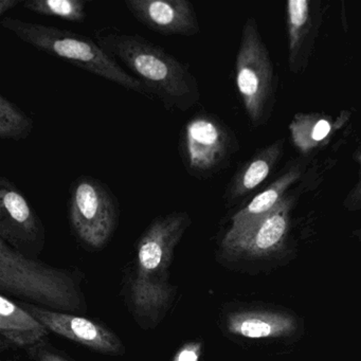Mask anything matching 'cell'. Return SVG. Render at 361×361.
<instances>
[{
	"mask_svg": "<svg viewBox=\"0 0 361 361\" xmlns=\"http://www.w3.org/2000/svg\"><path fill=\"white\" fill-rule=\"evenodd\" d=\"M192 225L185 211L154 219L136 244L134 271L126 284V302L143 329H154L168 314L177 288L170 282V268L183 234Z\"/></svg>",
	"mask_w": 361,
	"mask_h": 361,
	"instance_id": "6da1fadb",
	"label": "cell"
},
{
	"mask_svg": "<svg viewBox=\"0 0 361 361\" xmlns=\"http://www.w3.org/2000/svg\"><path fill=\"white\" fill-rule=\"evenodd\" d=\"M97 43L126 65L169 111H189L200 102L197 79L189 66L139 35L104 28L94 32Z\"/></svg>",
	"mask_w": 361,
	"mask_h": 361,
	"instance_id": "7a4b0ae2",
	"label": "cell"
},
{
	"mask_svg": "<svg viewBox=\"0 0 361 361\" xmlns=\"http://www.w3.org/2000/svg\"><path fill=\"white\" fill-rule=\"evenodd\" d=\"M79 270L52 267L0 240V291L27 303L77 314L87 310Z\"/></svg>",
	"mask_w": 361,
	"mask_h": 361,
	"instance_id": "3957f363",
	"label": "cell"
},
{
	"mask_svg": "<svg viewBox=\"0 0 361 361\" xmlns=\"http://www.w3.org/2000/svg\"><path fill=\"white\" fill-rule=\"evenodd\" d=\"M0 26L39 51L154 100L147 88L136 77L124 71L109 52L86 35L14 18H4Z\"/></svg>",
	"mask_w": 361,
	"mask_h": 361,
	"instance_id": "277c9868",
	"label": "cell"
},
{
	"mask_svg": "<svg viewBox=\"0 0 361 361\" xmlns=\"http://www.w3.org/2000/svg\"><path fill=\"white\" fill-rule=\"evenodd\" d=\"M120 204L106 183L82 175L71 183L68 221L80 243L92 250L107 246L119 225Z\"/></svg>",
	"mask_w": 361,
	"mask_h": 361,
	"instance_id": "5b68a950",
	"label": "cell"
},
{
	"mask_svg": "<svg viewBox=\"0 0 361 361\" xmlns=\"http://www.w3.org/2000/svg\"><path fill=\"white\" fill-rule=\"evenodd\" d=\"M236 149L234 135L217 116L198 113L190 118L179 134L178 152L185 172L192 178H211L229 164Z\"/></svg>",
	"mask_w": 361,
	"mask_h": 361,
	"instance_id": "8992f818",
	"label": "cell"
},
{
	"mask_svg": "<svg viewBox=\"0 0 361 361\" xmlns=\"http://www.w3.org/2000/svg\"><path fill=\"white\" fill-rule=\"evenodd\" d=\"M236 86L253 122L263 119L272 94L271 67L252 20H247L235 65Z\"/></svg>",
	"mask_w": 361,
	"mask_h": 361,
	"instance_id": "52a82bcc",
	"label": "cell"
},
{
	"mask_svg": "<svg viewBox=\"0 0 361 361\" xmlns=\"http://www.w3.org/2000/svg\"><path fill=\"white\" fill-rule=\"evenodd\" d=\"M0 240L35 259L45 246L43 221L20 190L7 177L0 178Z\"/></svg>",
	"mask_w": 361,
	"mask_h": 361,
	"instance_id": "ba28073f",
	"label": "cell"
},
{
	"mask_svg": "<svg viewBox=\"0 0 361 361\" xmlns=\"http://www.w3.org/2000/svg\"><path fill=\"white\" fill-rule=\"evenodd\" d=\"M20 306L28 310L48 331L94 352L111 356H121L126 353L122 340L102 323L79 314L56 312L25 302Z\"/></svg>",
	"mask_w": 361,
	"mask_h": 361,
	"instance_id": "9c48e42d",
	"label": "cell"
},
{
	"mask_svg": "<svg viewBox=\"0 0 361 361\" xmlns=\"http://www.w3.org/2000/svg\"><path fill=\"white\" fill-rule=\"evenodd\" d=\"M128 11L141 25L166 37L200 33L195 8L189 0H126Z\"/></svg>",
	"mask_w": 361,
	"mask_h": 361,
	"instance_id": "30bf717a",
	"label": "cell"
},
{
	"mask_svg": "<svg viewBox=\"0 0 361 361\" xmlns=\"http://www.w3.org/2000/svg\"><path fill=\"white\" fill-rule=\"evenodd\" d=\"M288 214L284 204L259 219L252 227L230 240H223L221 248L229 257H263L276 251L284 240Z\"/></svg>",
	"mask_w": 361,
	"mask_h": 361,
	"instance_id": "8fae6325",
	"label": "cell"
},
{
	"mask_svg": "<svg viewBox=\"0 0 361 361\" xmlns=\"http://www.w3.org/2000/svg\"><path fill=\"white\" fill-rule=\"evenodd\" d=\"M226 329L232 335L265 339L290 335L295 329L293 317L268 310H236L226 317Z\"/></svg>",
	"mask_w": 361,
	"mask_h": 361,
	"instance_id": "7c38bea8",
	"label": "cell"
},
{
	"mask_svg": "<svg viewBox=\"0 0 361 361\" xmlns=\"http://www.w3.org/2000/svg\"><path fill=\"white\" fill-rule=\"evenodd\" d=\"M49 331L23 306L5 295L0 297V335L1 344L31 348L43 342Z\"/></svg>",
	"mask_w": 361,
	"mask_h": 361,
	"instance_id": "4fadbf2b",
	"label": "cell"
},
{
	"mask_svg": "<svg viewBox=\"0 0 361 361\" xmlns=\"http://www.w3.org/2000/svg\"><path fill=\"white\" fill-rule=\"evenodd\" d=\"M283 185H274L270 189L262 192L255 196L248 206L238 211L232 217V225L226 233L224 240H230L240 235L243 232L247 231L252 227L257 221L263 219L268 213L271 212L278 206L280 192L282 191Z\"/></svg>",
	"mask_w": 361,
	"mask_h": 361,
	"instance_id": "5bb4252c",
	"label": "cell"
},
{
	"mask_svg": "<svg viewBox=\"0 0 361 361\" xmlns=\"http://www.w3.org/2000/svg\"><path fill=\"white\" fill-rule=\"evenodd\" d=\"M35 122L18 105L6 96H0V139L25 140L30 136Z\"/></svg>",
	"mask_w": 361,
	"mask_h": 361,
	"instance_id": "9a60e30c",
	"label": "cell"
},
{
	"mask_svg": "<svg viewBox=\"0 0 361 361\" xmlns=\"http://www.w3.org/2000/svg\"><path fill=\"white\" fill-rule=\"evenodd\" d=\"M87 1L84 0H28L24 9L39 16L60 18L71 23H84L87 18Z\"/></svg>",
	"mask_w": 361,
	"mask_h": 361,
	"instance_id": "2e32d148",
	"label": "cell"
},
{
	"mask_svg": "<svg viewBox=\"0 0 361 361\" xmlns=\"http://www.w3.org/2000/svg\"><path fill=\"white\" fill-rule=\"evenodd\" d=\"M310 3L306 0L288 1V22L290 30L291 56L298 51L304 37L306 25L310 22Z\"/></svg>",
	"mask_w": 361,
	"mask_h": 361,
	"instance_id": "e0dca14e",
	"label": "cell"
},
{
	"mask_svg": "<svg viewBox=\"0 0 361 361\" xmlns=\"http://www.w3.org/2000/svg\"><path fill=\"white\" fill-rule=\"evenodd\" d=\"M29 355L37 361H75L54 346L45 344V342L28 348Z\"/></svg>",
	"mask_w": 361,
	"mask_h": 361,
	"instance_id": "ac0fdd59",
	"label": "cell"
},
{
	"mask_svg": "<svg viewBox=\"0 0 361 361\" xmlns=\"http://www.w3.org/2000/svg\"><path fill=\"white\" fill-rule=\"evenodd\" d=\"M204 344L202 340L185 342L173 356L172 361H200Z\"/></svg>",
	"mask_w": 361,
	"mask_h": 361,
	"instance_id": "d6986e66",
	"label": "cell"
},
{
	"mask_svg": "<svg viewBox=\"0 0 361 361\" xmlns=\"http://www.w3.org/2000/svg\"><path fill=\"white\" fill-rule=\"evenodd\" d=\"M329 130H331V124L326 120H320L312 128V140L318 141V142L322 141L323 139L326 138L327 135L329 134Z\"/></svg>",
	"mask_w": 361,
	"mask_h": 361,
	"instance_id": "ffe728a7",
	"label": "cell"
},
{
	"mask_svg": "<svg viewBox=\"0 0 361 361\" xmlns=\"http://www.w3.org/2000/svg\"><path fill=\"white\" fill-rule=\"evenodd\" d=\"M20 0H0V16L20 5Z\"/></svg>",
	"mask_w": 361,
	"mask_h": 361,
	"instance_id": "44dd1931",
	"label": "cell"
},
{
	"mask_svg": "<svg viewBox=\"0 0 361 361\" xmlns=\"http://www.w3.org/2000/svg\"><path fill=\"white\" fill-rule=\"evenodd\" d=\"M5 361H14L13 359H8V360H5Z\"/></svg>",
	"mask_w": 361,
	"mask_h": 361,
	"instance_id": "7402d4cb",
	"label": "cell"
},
{
	"mask_svg": "<svg viewBox=\"0 0 361 361\" xmlns=\"http://www.w3.org/2000/svg\"><path fill=\"white\" fill-rule=\"evenodd\" d=\"M360 160H361V158H360ZM361 162V161H360Z\"/></svg>",
	"mask_w": 361,
	"mask_h": 361,
	"instance_id": "603a6c76",
	"label": "cell"
}]
</instances>
